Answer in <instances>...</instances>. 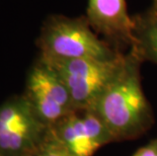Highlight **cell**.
<instances>
[{
	"instance_id": "9c48e42d",
	"label": "cell",
	"mask_w": 157,
	"mask_h": 156,
	"mask_svg": "<svg viewBox=\"0 0 157 156\" xmlns=\"http://www.w3.org/2000/svg\"><path fill=\"white\" fill-rule=\"evenodd\" d=\"M36 156H74L68 148L56 137L55 134L48 129L44 140L36 151Z\"/></svg>"
},
{
	"instance_id": "8fae6325",
	"label": "cell",
	"mask_w": 157,
	"mask_h": 156,
	"mask_svg": "<svg viewBox=\"0 0 157 156\" xmlns=\"http://www.w3.org/2000/svg\"><path fill=\"white\" fill-rule=\"evenodd\" d=\"M153 3H154V7H157V0H153Z\"/></svg>"
},
{
	"instance_id": "30bf717a",
	"label": "cell",
	"mask_w": 157,
	"mask_h": 156,
	"mask_svg": "<svg viewBox=\"0 0 157 156\" xmlns=\"http://www.w3.org/2000/svg\"><path fill=\"white\" fill-rule=\"evenodd\" d=\"M133 156H157V137L146 145L142 146L133 154Z\"/></svg>"
},
{
	"instance_id": "52a82bcc",
	"label": "cell",
	"mask_w": 157,
	"mask_h": 156,
	"mask_svg": "<svg viewBox=\"0 0 157 156\" xmlns=\"http://www.w3.org/2000/svg\"><path fill=\"white\" fill-rule=\"evenodd\" d=\"M85 17L93 31L105 36L112 47L131 49L135 46L134 17L129 14L126 0H88Z\"/></svg>"
},
{
	"instance_id": "ba28073f",
	"label": "cell",
	"mask_w": 157,
	"mask_h": 156,
	"mask_svg": "<svg viewBox=\"0 0 157 156\" xmlns=\"http://www.w3.org/2000/svg\"><path fill=\"white\" fill-rule=\"evenodd\" d=\"M135 39L134 47L143 60H150L157 64V7L144 14L134 17Z\"/></svg>"
},
{
	"instance_id": "5b68a950",
	"label": "cell",
	"mask_w": 157,
	"mask_h": 156,
	"mask_svg": "<svg viewBox=\"0 0 157 156\" xmlns=\"http://www.w3.org/2000/svg\"><path fill=\"white\" fill-rule=\"evenodd\" d=\"M22 94L31 104L36 117L48 128L76 111L61 78L41 59L29 69Z\"/></svg>"
},
{
	"instance_id": "277c9868",
	"label": "cell",
	"mask_w": 157,
	"mask_h": 156,
	"mask_svg": "<svg viewBox=\"0 0 157 156\" xmlns=\"http://www.w3.org/2000/svg\"><path fill=\"white\" fill-rule=\"evenodd\" d=\"M23 94L0 105V156H32L48 131Z\"/></svg>"
},
{
	"instance_id": "7c38bea8",
	"label": "cell",
	"mask_w": 157,
	"mask_h": 156,
	"mask_svg": "<svg viewBox=\"0 0 157 156\" xmlns=\"http://www.w3.org/2000/svg\"><path fill=\"white\" fill-rule=\"evenodd\" d=\"M32 156H36V155H32Z\"/></svg>"
},
{
	"instance_id": "6da1fadb",
	"label": "cell",
	"mask_w": 157,
	"mask_h": 156,
	"mask_svg": "<svg viewBox=\"0 0 157 156\" xmlns=\"http://www.w3.org/2000/svg\"><path fill=\"white\" fill-rule=\"evenodd\" d=\"M142 61L135 47L129 49L118 73L90 108L101 118L113 141L134 140L148 131L154 122L142 88Z\"/></svg>"
},
{
	"instance_id": "3957f363",
	"label": "cell",
	"mask_w": 157,
	"mask_h": 156,
	"mask_svg": "<svg viewBox=\"0 0 157 156\" xmlns=\"http://www.w3.org/2000/svg\"><path fill=\"white\" fill-rule=\"evenodd\" d=\"M125 53L109 60L98 59H41L54 70L71 96L76 111L90 109L118 73Z\"/></svg>"
},
{
	"instance_id": "7a4b0ae2",
	"label": "cell",
	"mask_w": 157,
	"mask_h": 156,
	"mask_svg": "<svg viewBox=\"0 0 157 156\" xmlns=\"http://www.w3.org/2000/svg\"><path fill=\"white\" fill-rule=\"evenodd\" d=\"M36 45L43 59L109 60L123 53L99 39L85 16H49L42 26Z\"/></svg>"
},
{
	"instance_id": "8992f818",
	"label": "cell",
	"mask_w": 157,
	"mask_h": 156,
	"mask_svg": "<svg viewBox=\"0 0 157 156\" xmlns=\"http://www.w3.org/2000/svg\"><path fill=\"white\" fill-rule=\"evenodd\" d=\"M51 130L74 156H93L102 146L113 142L105 125L92 109L75 111Z\"/></svg>"
}]
</instances>
